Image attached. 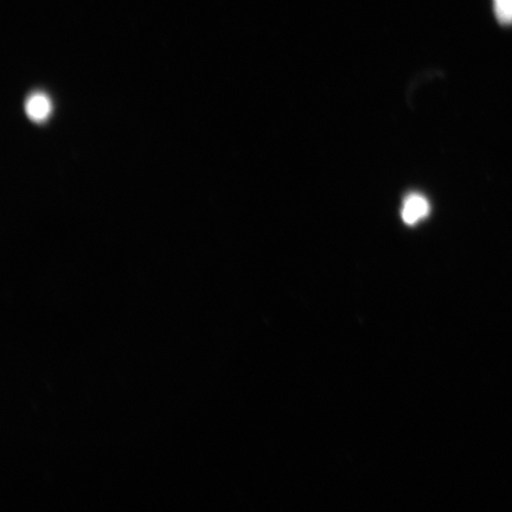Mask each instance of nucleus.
<instances>
[{
  "label": "nucleus",
  "instance_id": "obj_1",
  "mask_svg": "<svg viewBox=\"0 0 512 512\" xmlns=\"http://www.w3.org/2000/svg\"><path fill=\"white\" fill-rule=\"evenodd\" d=\"M431 206L427 198L420 194L409 195L402 207V220L408 226H415L422 220H425L430 215Z\"/></svg>",
  "mask_w": 512,
  "mask_h": 512
},
{
  "label": "nucleus",
  "instance_id": "obj_2",
  "mask_svg": "<svg viewBox=\"0 0 512 512\" xmlns=\"http://www.w3.org/2000/svg\"><path fill=\"white\" fill-rule=\"evenodd\" d=\"M25 112L36 123L46 121L51 113V102L48 96L44 94L31 95L25 104Z\"/></svg>",
  "mask_w": 512,
  "mask_h": 512
},
{
  "label": "nucleus",
  "instance_id": "obj_3",
  "mask_svg": "<svg viewBox=\"0 0 512 512\" xmlns=\"http://www.w3.org/2000/svg\"><path fill=\"white\" fill-rule=\"evenodd\" d=\"M495 14L499 22L512 24V0H494Z\"/></svg>",
  "mask_w": 512,
  "mask_h": 512
}]
</instances>
